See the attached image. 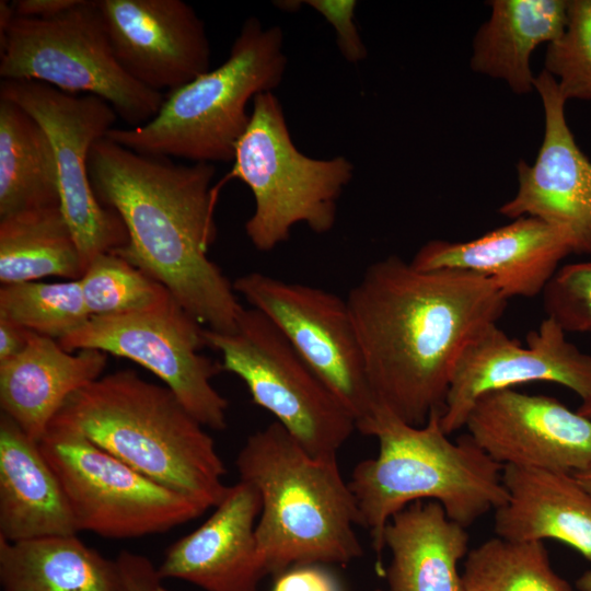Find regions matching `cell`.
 Returning <instances> with one entry per match:
<instances>
[{"label": "cell", "instance_id": "34", "mask_svg": "<svg viewBox=\"0 0 591 591\" xmlns=\"http://www.w3.org/2000/svg\"><path fill=\"white\" fill-rule=\"evenodd\" d=\"M273 591H339V587L335 578L317 565H302L279 573Z\"/></svg>", "mask_w": 591, "mask_h": 591}, {"label": "cell", "instance_id": "12", "mask_svg": "<svg viewBox=\"0 0 591 591\" xmlns=\"http://www.w3.org/2000/svg\"><path fill=\"white\" fill-rule=\"evenodd\" d=\"M232 283L236 294L281 332L363 434L379 404L346 298L259 271L242 275Z\"/></svg>", "mask_w": 591, "mask_h": 591}, {"label": "cell", "instance_id": "29", "mask_svg": "<svg viewBox=\"0 0 591 591\" xmlns=\"http://www.w3.org/2000/svg\"><path fill=\"white\" fill-rule=\"evenodd\" d=\"M0 317L42 336L60 340L91 315L79 279L2 285Z\"/></svg>", "mask_w": 591, "mask_h": 591}, {"label": "cell", "instance_id": "2", "mask_svg": "<svg viewBox=\"0 0 591 591\" xmlns=\"http://www.w3.org/2000/svg\"><path fill=\"white\" fill-rule=\"evenodd\" d=\"M92 189L128 234L114 253L166 288L206 328L235 329L244 306L209 256L217 236L210 163L176 164L135 152L104 137L88 160Z\"/></svg>", "mask_w": 591, "mask_h": 591}, {"label": "cell", "instance_id": "41", "mask_svg": "<svg viewBox=\"0 0 591 591\" xmlns=\"http://www.w3.org/2000/svg\"><path fill=\"white\" fill-rule=\"evenodd\" d=\"M577 412H578L580 415H582V416H584V417L591 419V401H589V402H582V404H581L580 407L577 409Z\"/></svg>", "mask_w": 591, "mask_h": 591}, {"label": "cell", "instance_id": "3", "mask_svg": "<svg viewBox=\"0 0 591 591\" xmlns=\"http://www.w3.org/2000/svg\"><path fill=\"white\" fill-rule=\"evenodd\" d=\"M53 421L77 429L137 472L207 509L228 491L222 482L227 468L205 427L170 389L131 369L80 389Z\"/></svg>", "mask_w": 591, "mask_h": 591}, {"label": "cell", "instance_id": "38", "mask_svg": "<svg viewBox=\"0 0 591 591\" xmlns=\"http://www.w3.org/2000/svg\"><path fill=\"white\" fill-rule=\"evenodd\" d=\"M572 476L591 494V465L572 473Z\"/></svg>", "mask_w": 591, "mask_h": 591}, {"label": "cell", "instance_id": "31", "mask_svg": "<svg viewBox=\"0 0 591 591\" xmlns=\"http://www.w3.org/2000/svg\"><path fill=\"white\" fill-rule=\"evenodd\" d=\"M566 101H591V0H569L561 35L547 45L545 69Z\"/></svg>", "mask_w": 591, "mask_h": 591}, {"label": "cell", "instance_id": "40", "mask_svg": "<svg viewBox=\"0 0 591 591\" xmlns=\"http://www.w3.org/2000/svg\"><path fill=\"white\" fill-rule=\"evenodd\" d=\"M303 3L302 1H277L276 5L282 8L283 10H296Z\"/></svg>", "mask_w": 591, "mask_h": 591}, {"label": "cell", "instance_id": "25", "mask_svg": "<svg viewBox=\"0 0 591 591\" xmlns=\"http://www.w3.org/2000/svg\"><path fill=\"white\" fill-rule=\"evenodd\" d=\"M0 584L3 591H131L119 561L77 534L18 542L0 537Z\"/></svg>", "mask_w": 591, "mask_h": 591}, {"label": "cell", "instance_id": "17", "mask_svg": "<svg viewBox=\"0 0 591 591\" xmlns=\"http://www.w3.org/2000/svg\"><path fill=\"white\" fill-rule=\"evenodd\" d=\"M115 56L143 86L172 92L209 71L204 21L183 0H97Z\"/></svg>", "mask_w": 591, "mask_h": 591}, {"label": "cell", "instance_id": "42", "mask_svg": "<svg viewBox=\"0 0 591 591\" xmlns=\"http://www.w3.org/2000/svg\"><path fill=\"white\" fill-rule=\"evenodd\" d=\"M154 591H167L166 589H164L161 583L157 586L155 590Z\"/></svg>", "mask_w": 591, "mask_h": 591}, {"label": "cell", "instance_id": "26", "mask_svg": "<svg viewBox=\"0 0 591 591\" xmlns=\"http://www.w3.org/2000/svg\"><path fill=\"white\" fill-rule=\"evenodd\" d=\"M53 207L60 192L50 139L24 108L0 99V219Z\"/></svg>", "mask_w": 591, "mask_h": 591}, {"label": "cell", "instance_id": "19", "mask_svg": "<svg viewBox=\"0 0 591 591\" xmlns=\"http://www.w3.org/2000/svg\"><path fill=\"white\" fill-rule=\"evenodd\" d=\"M260 510L254 485L240 479L229 486L215 512L167 549L158 576L204 591H257L266 576L255 534Z\"/></svg>", "mask_w": 591, "mask_h": 591}, {"label": "cell", "instance_id": "32", "mask_svg": "<svg viewBox=\"0 0 591 591\" xmlns=\"http://www.w3.org/2000/svg\"><path fill=\"white\" fill-rule=\"evenodd\" d=\"M541 294L546 317L565 333L591 332V262L558 267Z\"/></svg>", "mask_w": 591, "mask_h": 591}, {"label": "cell", "instance_id": "15", "mask_svg": "<svg viewBox=\"0 0 591 591\" xmlns=\"http://www.w3.org/2000/svg\"><path fill=\"white\" fill-rule=\"evenodd\" d=\"M501 465L569 473L591 465V419L558 399L501 389L479 396L465 425Z\"/></svg>", "mask_w": 591, "mask_h": 591}, {"label": "cell", "instance_id": "10", "mask_svg": "<svg viewBox=\"0 0 591 591\" xmlns=\"http://www.w3.org/2000/svg\"><path fill=\"white\" fill-rule=\"evenodd\" d=\"M39 450L67 496L78 531L108 538L164 533L208 510L137 472L80 431L51 421Z\"/></svg>", "mask_w": 591, "mask_h": 591}, {"label": "cell", "instance_id": "9", "mask_svg": "<svg viewBox=\"0 0 591 591\" xmlns=\"http://www.w3.org/2000/svg\"><path fill=\"white\" fill-rule=\"evenodd\" d=\"M221 369L239 376L252 401L268 410L312 456H337L356 430L348 410L259 311L243 308L234 331L204 328Z\"/></svg>", "mask_w": 591, "mask_h": 591}, {"label": "cell", "instance_id": "16", "mask_svg": "<svg viewBox=\"0 0 591 591\" xmlns=\"http://www.w3.org/2000/svg\"><path fill=\"white\" fill-rule=\"evenodd\" d=\"M534 90L544 108L543 141L532 165L517 164L518 192L498 211L511 219L538 218L564 231L573 253L591 254V161L567 124V101L554 77L543 70Z\"/></svg>", "mask_w": 591, "mask_h": 591}, {"label": "cell", "instance_id": "1", "mask_svg": "<svg viewBox=\"0 0 591 591\" xmlns=\"http://www.w3.org/2000/svg\"><path fill=\"white\" fill-rule=\"evenodd\" d=\"M346 301L376 403L420 427L443 413L459 357L508 299L483 276L419 270L391 255L366 268Z\"/></svg>", "mask_w": 591, "mask_h": 591}, {"label": "cell", "instance_id": "28", "mask_svg": "<svg viewBox=\"0 0 591 591\" xmlns=\"http://www.w3.org/2000/svg\"><path fill=\"white\" fill-rule=\"evenodd\" d=\"M464 591H573L552 568L543 541L493 537L468 551Z\"/></svg>", "mask_w": 591, "mask_h": 591}, {"label": "cell", "instance_id": "8", "mask_svg": "<svg viewBox=\"0 0 591 591\" xmlns=\"http://www.w3.org/2000/svg\"><path fill=\"white\" fill-rule=\"evenodd\" d=\"M0 77L36 81L73 95H95L128 127L150 121L165 96L119 65L97 0H78L48 19L13 16L0 31Z\"/></svg>", "mask_w": 591, "mask_h": 591}, {"label": "cell", "instance_id": "20", "mask_svg": "<svg viewBox=\"0 0 591 591\" xmlns=\"http://www.w3.org/2000/svg\"><path fill=\"white\" fill-rule=\"evenodd\" d=\"M107 354L66 350L58 340L33 334L16 357L0 362L1 413L39 442L66 401L102 376Z\"/></svg>", "mask_w": 591, "mask_h": 591}, {"label": "cell", "instance_id": "33", "mask_svg": "<svg viewBox=\"0 0 591 591\" xmlns=\"http://www.w3.org/2000/svg\"><path fill=\"white\" fill-rule=\"evenodd\" d=\"M332 24L336 33L338 48L346 60L358 62L367 57L363 45L354 22L355 0H308L304 1Z\"/></svg>", "mask_w": 591, "mask_h": 591}, {"label": "cell", "instance_id": "21", "mask_svg": "<svg viewBox=\"0 0 591 591\" xmlns=\"http://www.w3.org/2000/svg\"><path fill=\"white\" fill-rule=\"evenodd\" d=\"M508 493L495 532L510 541L563 542L591 561V494L569 473L505 465Z\"/></svg>", "mask_w": 591, "mask_h": 591}, {"label": "cell", "instance_id": "22", "mask_svg": "<svg viewBox=\"0 0 591 591\" xmlns=\"http://www.w3.org/2000/svg\"><path fill=\"white\" fill-rule=\"evenodd\" d=\"M78 532L67 496L38 442L1 413L0 537L18 542Z\"/></svg>", "mask_w": 591, "mask_h": 591}, {"label": "cell", "instance_id": "30", "mask_svg": "<svg viewBox=\"0 0 591 591\" xmlns=\"http://www.w3.org/2000/svg\"><path fill=\"white\" fill-rule=\"evenodd\" d=\"M79 280L91 317L146 310L171 294L141 269L111 252L95 256Z\"/></svg>", "mask_w": 591, "mask_h": 591}, {"label": "cell", "instance_id": "4", "mask_svg": "<svg viewBox=\"0 0 591 591\" xmlns=\"http://www.w3.org/2000/svg\"><path fill=\"white\" fill-rule=\"evenodd\" d=\"M235 465L260 495L255 534L266 575L362 556L357 502L337 456L310 455L274 421L247 437Z\"/></svg>", "mask_w": 591, "mask_h": 591}, {"label": "cell", "instance_id": "14", "mask_svg": "<svg viewBox=\"0 0 591 591\" xmlns=\"http://www.w3.org/2000/svg\"><path fill=\"white\" fill-rule=\"evenodd\" d=\"M551 318L526 336V346L489 325L464 348L454 367L441 427L447 434L464 427L467 415L483 394L531 382L561 384L582 402L591 401V356L565 338Z\"/></svg>", "mask_w": 591, "mask_h": 591}, {"label": "cell", "instance_id": "27", "mask_svg": "<svg viewBox=\"0 0 591 591\" xmlns=\"http://www.w3.org/2000/svg\"><path fill=\"white\" fill-rule=\"evenodd\" d=\"M83 273L77 242L60 207L0 219L1 285L46 277L74 280Z\"/></svg>", "mask_w": 591, "mask_h": 591}, {"label": "cell", "instance_id": "13", "mask_svg": "<svg viewBox=\"0 0 591 591\" xmlns=\"http://www.w3.org/2000/svg\"><path fill=\"white\" fill-rule=\"evenodd\" d=\"M0 99L20 105L50 139L58 171L60 209L77 242L83 268L128 239L119 216L103 206L90 182L88 160L96 141L106 137L118 116L95 95H73L36 81L0 83Z\"/></svg>", "mask_w": 591, "mask_h": 591}, {"label": "cell", "instance_id": "36", "mask_svg": "<svg viewBox=\"0 0 591 591\" xmlns=\"http://www.w3.org/2000/svg\"><path fill=\"white\" fill-rule=\"evenodd\" d=\"M78 0H18L12 2L14 15L25 19H48L77 4Z\"/></svg>", "mask_w": 591, "mask_h": 591}, {"label": "cell", "instance_id": "37", "mask_svg": "<svg viewBox=\"0 0 591 591\" xmlns=\"http://www.w3.org/2000/svg\"><path fill=\"white\" fill-rule=\"evenodd\" d=\"M34 333L0 317V362L20 355L27 346Z\"/></svg>", "mask_w": 591, "mask_h": 591}, {"label": "cell", "instance_id": "6", "mask_svg": "<svg viewBox=\"0 0 591 591\" xmlns=\"http://www.w3.org/2000/svg\"><path fill=\"white\" fill-rule=\"evenodd\" d=\"M279 26L252 16L242 25L228 59L169 92L158 114L138 127H113L106 138L135 152L202 162H231L246 130L254 96L277 88L287 68Z\"/></svg>", "mask_w": 591, "mask_h": 591}, {"label": "cell", "instance_id": "35", "mask_svg": "<svg viewBox=\"0 0 591 591\" xmlns=\"http://www.w3.org/2000/svg\"><path fill=\"white\" fill-rule=\"evenodd\" d=\"M131 591H154L161 583L157 568L144 556L121 552L117 557Z\"/></svg>", "mask_w": 591, "mask_h": 591}, {"label": "cell", "instance_id": "23", "mask_svg": "<svg viewBox=\"0 0 591 591\" xmlns=\"http://www.w3.org/2000/svg\"><path fill=\"white\" fill-rule=\"evenodd\" d=\"M384 546L389 591H464L457 567L468 553V533L439 502L415 501L395 513Z\"/></svg>", "mask_w": 591, "mask_h": 591}, {"label": "cell", "instance_id": "11", "mask_svg": "<svg viewBox=\"0 0 591 591\" xmlns=\"http://www.w3.org/2000/svg\"><path fill=\"white\" fill-rule=\"evenodd\" d=\"M204 328L169 294L155 305L117 316L90 317L59 340L68 351L96 349L129 359L157 375L205 427L227 428L228 401L212 385L221 369L201 354Z\"/></svg>", "mask_w": 591, "mask_h": 591}, {"label": "cell", "instance_id": "43", "mask_svg": "<svg viewBox=\"0 0 591 591\" xmlns=\"http://www.w3.org/2000/svg\"><path fill=\"white\" fill-rule=\"evenodd\" d=\"M374 591H381V590L378 589V590H374Z\"/></svg>", "mask_w": 591, "mask_h": 591}, {"label": "cell", "instance_id": "24", "mask_svg": "<svg viewBox=\"0 0 591 591\" xmlns=\"http://www.w3.org/2000/svg\"><path fill=\"white\" fill-rule=\"evenodd\" d=\"M491 13L474 40L473 71L502 80L513 93L534 89L531 56L557 39L567 22V0H493Z\"/></svg>", "mask_w": 591, "mask_h": 591}, {"label": "cell", "instance_id": "5", "mask_svg": "<svg viewBox=\"0 0 591 591\" xmlns=\"http://www.w3.org/2000/svg\"><path fill=\"white\" fill-rule=\"evenodd\" d=\"M441 416L442 412L434 410L424 426L416 427L378 405L363 433L378 439L379 453L355 466L348 485L360 526L369 531L378 556L385 548L390 519L415 501H437L449 519L467 528L508 499L503 465L468 433L451 441Z\"/></svg>", "mask_w": 591, "mask_h": 591}, {"label": "cell", "instance_id": "7", "mask_svg": "<svg viewBox=\"0 0 591 591\" xmlns=\"http://www.w3.org/2000/svg\"><path fill=\"white\" fill-rule=\"evenodd\" d=\"M250 114L233 166L215 187L219 192L228 181L239 178L251 189L255 208L245 223L251 243L270 252L288 241L300 223L317 234L331 231L338 199L352 178L351 162L345 157L313 159L299 151L273 91L255 95Z\"/></svg>", "mask_w": 591, "mask_h": 591}, {"label": "cell", "instance_id": "18", "mask_svg": "<svg viewBox=\"0 0 591 591\" xmlns=\"http://www.w3.org/2000/svg\"><path fill=\"white\" fill-rule=\"evenodd\" d=\"M573 253L569 236L543 220L520 217L470 241L432 240L410 264L419 270H462L491 279L507 298L542 293L559 262Z\"/></svg>", "mask_w": 591, "mask_h": 591}, {"label": "cell", "instance_id": "39", "mask_svg": "<svg viewBox=\"0 0 591 591\" xmlns=\"http://www.w3.org/2000/svg\"><path fill=\"white\" fill-rule=\"evenodd\" d=\"M579 591H591V570L583 572L576 581Z\"/></svg>", "mask_w": 591, "mask_h": 591}]
</instances>
